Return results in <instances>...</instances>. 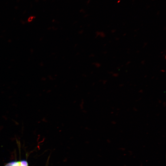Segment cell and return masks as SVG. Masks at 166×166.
<instances>
[{"mask_svg":"<svg viewBox=\"0 0 166 166\" xmlns=\"http://www.w3.org/2000/svg\"><path fill=\"white\" fill-rule=\"evenodd\" d=\"M118 75V74L117 73H114L113 74V76L114 77H117Z\"/></svg>","mask_w":166,"mask_h":166,"instance_id":"cell-4","label":"cell"},{"mask_svg":"<svg viewBox=\"0 0 166 166\" xmlns=\"http://www.w3.org/2000/svg\"><path fill=\"white\" fill-rule=\"evenodd\" d=\"M17 166H19V164H18V165H17Z\"/></svg>","mask_w":166,"mask_h":166,"instance_id":"cell-6","label":"cell"},{"mask_svg":"<svg viewBox=\"0 0 166 166\" xmlns=\"http://www.w3.org/2000/svg\"><path fill=\"white\" fill-rule=\"evenodd\" d=\"M19 164V161H13L7 164L5 166H17Z\"/></svg>","mask_w":166,"mask_h":166,"instance_id":"cell-1","label":"cell"},{"mask_svg":"<svg viewBox=\"0 0 166 166\" xmlns=\"http://www.w3.org/2000/svg\"><path fill=\"white\" fill-rule=\"evenodd\" d=\"M161 71L163 72H164L165 71L164 69H162L161 70Z\"/></svg>","mask_w":166,"mask_h":166,"instance_id":"cell-5","label":"cell"},{"mask_svg":"<svg viewBox=\"0 0 166 166\" xmlns=\"http://www.w3.org/2000/svg\"><path fill=\"white\" fill-rule=\"evenodd\" d=\"M34 18V17L33 16H30V17H29V18H28V21H31L33 19V18Z\"/></svg>","mask_w":166,"mask_h":166,"instance_id":"cell-3","label":"cell"},{"mask_svg":"<svg viewBox=\"0 0 166 166\" xmlns=\"http://www.w3.org/2000/svg\"><path fill=\"white\" fill-rule=\"evenodd\" d=\"M19 166H28V163L25 160H22L19 161Z\"/></svg>","mask_w":166,"mask_h":166,"instance_id":"cell-2","label":"cell"}]
</instances>
